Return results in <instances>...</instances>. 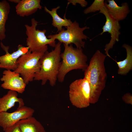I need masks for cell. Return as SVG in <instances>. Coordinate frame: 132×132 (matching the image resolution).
<instances>
[{"label": "cell", "instance_id": "obj_16", "mask_svg": "<svg viewBox=\"0 0 132 132\" xmlns=\"http://www.w3.org/2000/svg\"><path fill=\"white\" fill-rule=\"evenodd\" d=\"M60 8V6H58L56 8L52 9L50 11L45 6L44 7L45 11L50 14L52 17V25L57 28V32H58L63 29L64 28H63V27H67L70 26L73 22L70 19L66 18L65 14L64 18H61L59 16L57 13V10Z\"/></svg>", "mask_w": 132, "mask_h": 132}, {"label": "cell", "instance_id": "obj_14", "mask_svg": "<svg viewBox=\"0 0 132 132\" xmlns=\"http://www.w3.org/2000/svg\"><path fill=\"white\" fill-rule=\"evenodd\" d=\"M16 102L19 104L18 108L24 106L23 99L18 97L17 92L9 90L6 94L0 98V112H7L14 107Z\"/></svg>", "mask_w": 132, "mask_h": 132}, {"label": "cell", "instance_id": "obj_10", "mask_svg": "<svg viewBox=\"0 0 132 132\" xmlns=\"http://www.w3.org/2000/svg\"><path fill=\"white\" fill-rule=\"evenodd\" d=\"M0 44L6 54L0 56V68L15 70L17 66V60L21 56L28 51L29 48L19 44L18 47L17 51L10 53L8 52L9 46H5L2 42L0 43Z\"/></svg>", "mask_w": 132, "mask_h": 132}, {"label": "cell", "instance_id": "obj_20", "mask_svg": "<svg viewBox=\"0 0 132 132\" xmlns=\"http://www.w3.org/2000/svg\"><path fill=\"white\" fill-rule=\"evenodd\" d=\"M68 4L71 3L74 5H75L77 3L80 4L83 7H86L87 5L88 2L85 0H68Z\"/></svg>", "mask_w": 132, "mask_h": 132}, {"label": "cell", "instance_id": "obj_23", "mask_svg": "<svg viewBox=\"0 0 132 132\" xmlns=\"http://www.w3.org/2000/svg\"><path fill=\"white\" fill-rule=\"evenodd\" d=\"M21 0H9V1L12 2H13L15 3H18L20 2Z\"/></svg>", "mask_w": 132, "mask_h": 132}, {"label": "cell", "instance_id": "obj_8", "mask_svg": "<svg viewBox=\"0 0 132 132\" xmlns=\"http://www.w3.org/2000/svg\"><path fill=\"white\" fill-rule=\"evenodd\" d=\"M99 13L103 14L106 18L105 24L102 28V32L99 35H102L106 32L110 34V40L109 43L105 45L104 49L106 56L110 57L108 53L109 51L113 48L116 42L119 40V35L121 34L120 31L121 26L119 22L114 19L110 16L105 6L99 11Z\"/></svg>", "mask_w": 132, "mask_h": 132}, {"label": "cell", "instance_id": "obj_17", "mask_svg": "<svg viewBox=\"0 0 132 132\" xmlns=\"http://www.w3.org/2000/svg\"><path fill=\"white\" fill-rule=\"evenodd\" d=\"M122 47L126 50L127 56L126 58L123 61L116 62L119 67L118 74L125 75L132 69V48L129 45L124 44Z\"/></svg>", "mask_w": 132, "mask_h": 132}, {"label": "cell", "instance_id": "obj_4", "mask_svg": "<svg viewBox=\"0 0 132 132\" xmlns=\"http://www.w3.org/2000/svg\"><path fill=\"white\" fill-rule=\"evenodd\" d=\"M47 49L46 45L33 52L29 50L17 60V67L13 71L20 75L26 85L33 81L36 74L39 71L40 59Z\"/></svg>", "mask_w": 132, "mask_h": 132}, {"label": "cell", "instance_id": "obj_3", "mask_svg": "<svg viewBox=\"0 0 132 132\" xmlns=\"http://www.w3.org/2000/svg\"><path fill=\"white\" fill-rule=\"evenodd\" d=\"M64 50L61 54L62 59L57 77L59 81L63 82L67 74L74 69H81L84 71L88 65L87 57L83 53L82 48H74L71 44H63Z\"/></svg>", "mask_w": 132, "mask_h": 132}, {"label": "cell", "instance_id": "obj_12", "mask_svg": "<svg viewBox=\"0 0 132 132\" xmlns=\"http://www.w3.org/2000/svg\"><path fill=\"white\" fill-rule=\"evenodd\" d=\"M105 1V6L110 16L113 19L119 22L126 19L130 11L127 3L125 2L119 6L114 0Z\"/></svg>", "mask_w": 132, "mask_h": 132}, {"label": "cell", "instance_id": "obj_5", "mask_svg": "<svg viewBox=\"0 0 132 132\" xmlns=\"http://www.w3.org/2000/svg\"><path fill=\"white\" fill-rule=\"evenodd\" d=\"M66 27V30L63 29L58 33L49 35L47 38L57 39L61 43L67 45L74 44L77 48H84L85 42L83 40H87L89 38L84 33L83 31L89 29V27L86 26L80 27L79 23L75 21L70 26Z\"/></svg>", "mask_w": 132, "mask_h": 132}, {"label": "cell", "instance_id": "obj_9", "mask_svg": "<svg viewBox=\"0 0 132 132\" xmlns=\"http://www.w3.org/2000/svg\"><path fill=\"white\" fill-rule=\"evenodd\" d=\"M34 110L24 106L19 108L13 112H0V126L4 130L22 119L32 116Z\"/></svg>", "mask_w": 132, "mask_h": 132}, {"label": "cell", "instance_id": "obj_2", "mask_svg": "<svg viewBox=\"0 0 132 132\" xmlns=\"http://www.w3.org/2000/svg\"><path fill=\"white\" fill-rule=\"evenodd\" d=\"M61 44L59 42L54 49L50 52L46 51L40 59V68L34 80H41L42 85H45L48 80L51 86L55 85L61 63Z\"/></svg>", "mask_w": 132, "mask_h": 132}, {"label": "cell", "instance_id": "obj_11", "mask_svg": "<svg viewBox=\"0 0 132 132\" xmlns=\"http://www.w3.org/2000/svg\"><path fill=\"white\" fill-rule=\"evenodd\" d=\"M1 81L3 82L1 87L5 89L15 91L20 94L24 91L26 84L20 75L10 70H4Z\"/></svg>", "mask_w": 132, "mask_h": 132}, {"label": "cell", "instance_id": "obj_1", "mask_svg": "<svg viewBox=\"0 0 132 132\" xmlns=\"http://www.w3.org/2000/svg\"><path fill=\"white\" fill-rule=\"evenodd\" d=\"M107 56L99 50H97L84 71V78L88 80L90 87V104L98 101L105 87L107 76L104 63Z\"/></svg>", "mask_w": 132, "mask_h": 132}, {"label": "cell", "instance_id": "obj_15", "mask_svg": "<svg viewBox=\"0 0 132 132\" xmlns=\"http://www.w3.org/2000/svg\"><path fill=\"white\" fill-rule=\"evenodd\" d=\"M16 123L21 132H45L41 123L32 116L21 120Z\"/></svg>", "mask_w": 132, "mask_h": 132}, {"label": "cell", "instance_id": "obj_6", "mask_svg": "<svg viewBox=\"0 0 132 132\" xmlns=\"http://www.w3.org/2000/svg\"><path fill=\"white\" fill-rule=\"evenodd\" d=\"M31 22V26L27 24L24 25L26 29V34L27 36L26 45L27 47L29 48V51L33 52L47 44L55 47L56 44L55 40L47 37L45 35L46 30L36 29L38 22L34 18L32 19Z\"/></svg>", "mask_w": 132, "mask_h": 132}, {"label": "cell", "instance_id": "obj_18", "mask_svg": "<svg viewBox=\"0 0 132 132\" xmlns=\"http://www.w3.org/2000/svg\"><path fill=\"white\" fill-rule=\"evenodd\" d=\"M10 6L6 0L0 1V40L5 39V24L10 12Z\"/></svg>", "mask_w": 132, "mask_h": 132}, {"label": "cell", "instance_id": "obj_7", "mask_svg": "<svg viewBox=\"0 0 132 132\" xmlns=\"http://www.w3.org/2000/svg\"><path fill=\"white\" fill-rule=\"evenodd\" d=\"M90 88L89 83L85 78L77 79L69 86L70 100L73 105L82 109L88 107L90 104Z\"/></svg>", "mask_w": 132, "mask_h": 132}, {"label": "cell", "instance_id": "obj_22", "mask_svg": "<svg viewBox=\"0 0 132 132\" xmlns=\"http://www.w3.org/2000/svg\"><path fill=\"white\" fill-rule=\"evenodd\" d=\"M123 100L126 103L132 104V96L129 93L125 94L122 97Z\"/></svg>", "mask_w": 132, "mask_h": 132}, {"label": "cell", "instance_id": "obj_19", "mask_svg": "<svg viewBox=\"0 0 132 132\" xmlns=\"http://www.w3.org/2000/svg\"><path fill=\"white\" fill-rule=\"evenodd\" d=\"M105 2L104 0H95L90 6L84 10V13L86 14L99 11L105 6Z\"/></svg>", "mask_w": 132, "mask_h": 132}, {"label": "cell", "instance_id": "obj_13", "mask_svg": "<svg viewBox=\"0 0 132 132\" xmlns=\"http://www.w3.org/2000/svg\"><path fill=\"white\" fill-rule=\"evenodd\" d=\"M40 2V0H21L15 7L16 14L22 17L30 15L42 9Z\"/></svg>", "mask_w": 132, "mask_h": 132}, {"label": "cell", "instance_id": "obj_21", "mask_svg": "<svg viewBox=\"0 0 132 132\" xmlns=\"http://www.w3.org/2000/svg\"><path fill=\"white\" fill-rule=\"evenodd\" d=\"M4 132H21L18 124L16 123L4 130Z\"/></svg>", "mask_w": 132, "mask_h": 132}]
</instances>
